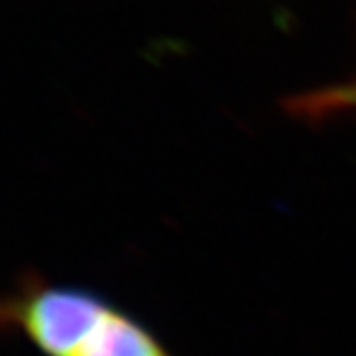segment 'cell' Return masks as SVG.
<instances>
[{"mask_svg": "<svg viewBox=\"0 0 356 356\" xmlns=\"http://www.w3.org/2000/svg\"><path fill=\"white\" fill-rule=\"evenodd\" d=\"M0 317L42 356H175L139 318L99 293L36 275L4 299Z\"/></svg>", "mask_w": 356, "mask_h": 356, "instance_id": "obj_1", "label": "cell"}, {"mask_svg": "<svg viewBox=\"0 0 356 356\" xmlns=\"http://www.w3.org/2000/svg\"><path fill=\"white\" fill-rule=\"evenodd\" d=\"M287 107L291 113L311 121H318L346 111H356V77L353 81L327 86L297 95L287 103Z\"/></svg>", "mask_w": 356, "mask_h": 356, "instance_id": "obj_2", "label": "cell"}]
</instances>
